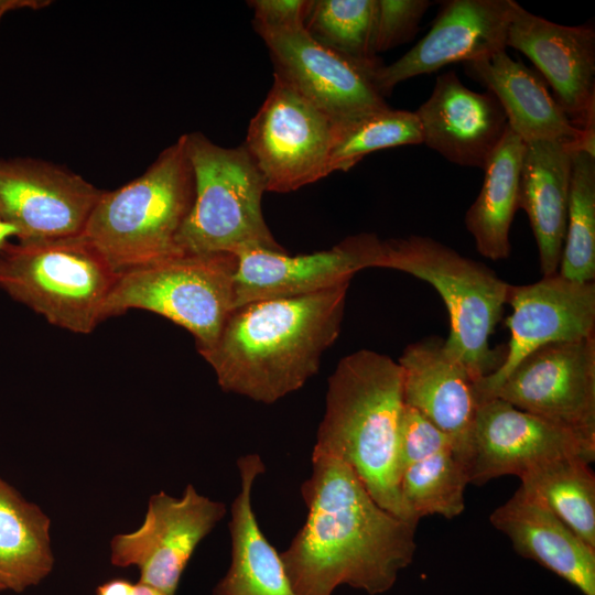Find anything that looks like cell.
Returning a JSON list of instances; mask_svg holds the SVG:
<instances>
[{
    "label": "cell",
    "mask_w": 595,
    "mask_h": 595,
    "mask_svg": "<svg viewBox=\"0 0 595 595\" xmlns=\"http://www.w3.org/2000/svg\"><path fill=\"white\" fill-rule=\"evenodd\" d=\"M101 193L66 166L0 159V217L18 230L20 241L80 235Z\"/></svg>",
    "instance_id": "obj_14"
},
{
    "label": "cell",
    "mask_w": 595,
    "mask_h": 595,
    "mask_svg": "<svg viewBox=\"0 0 595 595\" xmlns=\"http://www.w3.org/2000/svg\"><path fill=\"white\" fill-rule=\"evenodd\" d=\"M380 239L374 234L345 238L328 250L290 256L263 248L236 253L234 309L248 303L299 296L350 282L374 268Z\"/></svg>",
    "instance_id": "obj_17"
},
{
    "label": "cell",
    "mask_w": 595,
    "mask_h": 595,
    "mask_svg": "<svg viewBox=\"0 0 595 595\" xmlns=\"http://www.w3.org/2000/svg\"><path fill=\"white\" fill-rule=\"evenodd\" d=\"M253 26L260 32L304 26L311 0H252Z\"/></svg>",
    "instance_id": "obj_34"
},
{
    "label": "cell",
    "mask_w": 595,
    "mask_h": 595,
    "mask_svg": "<svg viewBox=\"0 0 595 595\" xmlns=\"http://www.w3.org/2000/svg\"><path fill=\"white\" fill-rule=\"evenodd\" d=\"M500 104L509 128L524 142L560 141L595 156V127L578 129L547 89L543 79L521 61L501 51L488 60L464 64Z\"/></svg>",
    "instance_id": "obj_21"
},
{
    "label": "cell",
    "mask_w": 595,
    "mask_h": 595,
    "mask_svg": "<svg viewBox=\"0 0 595 595\" xmlns=\"http://www.w3.org/2000/svg\"><path fill=\"white\" fill-rule=\"evenodd\" d=\"M334 122L277 75L251 119L245 148L269 192L296 191L328 175Z\"/></svg>",
    "instance_id": "obj_9"
},
{
    "label": "cell",
    "mask_w": 595,
    "mask_h": 595,
    "mask_svg": "<svg viewBox=\"0 0 595 595\" xmlns=\"http://www.w3.org/2000/svg\"><path fill=\"white\" fill-rule=\"evenodd\" d=\"M469 484L464 461L453 448L441 451L404 467L399 489L409 519L440 515L459 516L465 508L464 493Z\"/></svg>",
    "instance_id": "obj_28"
},
{
    "label": "cell",
    "mask_w": 595,
    "mask_h": 595,
    "mask_svg": "<svg viewBox=\"0 0 595 595\" xmlns=\"http://www.w3.org/2000/svg\"><path fill=\"white\" fill-rule=\"evenodd\" d=\"M374 268L409 273L440 293L450 316L444 349L475 382L499 368L505 349H493L489 338L501 318L510 284L489 267L433 238L410 235L380 240Z\"/></svg>",
    "instance_id": "obj_5"
},
{
    "label": "cell",
    "mask_w": 595,
    "mask_h": 595,
    "mask_svg": "<svg viewBox=\"0 0 595 595\" xmlns=\"http://www.w3.org/2000/svg\"><path fill=\"white\" fill-rule=\"evenodd\" d=\"M270 52L274 75L333 121L389 108L376 84L382 65L359 61L316 42L304 26L259 33Z\"/></svg>",
    "instance_id": "obj_12"
},
{
    "label": "cell",
    "mask_w": 595,
    "mask_h": 595,
    "mask_svg": "<svg viewBox=\"0 0 595 595\" xmlns=\"http://www.w3.org/2000/svg\"><path fill=\"white\" fill-rule=\"evenodd\" d=\"M559 274L575 282L595 280V156L572 153L566 230Z\"/></svg>",
    "instance_id": "obj_30"
},
{
    "label": "cell",
    "mask_w": 595,
    "mask_h": 595,
    "mask_svg": "<svg viewBox=\"0 0 595 595\" xmlns=\"http://www.w3.org/2000/svg\"><path fill=\"white\" fill-rule=\"evenodd\" d=\"M447 448L454 450L450 437L421 412L404 404L399 428L401 472L410 464Z\"/></svg>",
    "instance_id": "obj_33"
},
{
    "label": "cell",
    "mask_w": 595,
    "mask_h": 595,
    "mask_svg": "<svg viewBox=\"0 0 595 595\" xmlns=\"http://www.w3.org/2000/svg\"><path fill=\"white\" fill-rule=\"evenodd\" d=\"M301 487L307 517L280 553L298 595H333L339 585L388 592L414 558L416 524L380 507L344 462L312 457Z\"/></svg>",
    "instance_id": "obj_1"
},
{
    "label": "cell",
    "mask_w": 595,
    "mask_h": 595,
    "mask_svg": "<svg viewBox=\"0 0 595 595\" xmlns=\"http://www.w3.org/2000/svg\"><path fill=\"white\" fill-rule=\"evenodd\" d=\"M398 364L404 404L444 432L464 461L478 408L467 369L446 353L444 339L437 336L409 344Z\"/></svg>",
    "instance_id": "obj_20"
},
{
    "label": "cell",
    "mask_w": 595,
    "mask_h": 595,
    "mask_svg": "<svg viewBox=\"0 0 595 595\" xmlns=\"http://www.w3.org/2000/svg\"><path fill=\"white\" fill-rule=\"evenodd\" d=\"M237 466L241 489L230 509L231 563L213 595H298L280 553L262 533L252 508V487L266 466L258 454L239 457Z\"/></svg>",
    "instance_id": "obj_24"
},
{
    "label": "cell",
    "mask_w": 595,
    "mask_h": 595,
    "mask_svg": "<svg viewBox=\"0 0 595 595\" xmlns=\"http://www.w3.org/2000/svg\"><path fill=\"white\" fill-rule=\"evenodd\" d=\"M13 236L18 237V230L0 217V256L3 248L9 242V238Z\"/></svg>",
    "instance_id": "obj_36"
},
{
    "label": "cell",
    "mask_w": 595,
    "mask_h": 595,
    "mask_svg": "<svg viewBox=\"0 0 595 595\" xmlns=\"http://www.w3.org/2000/svg\"><path fill=\"white\" fill-rule=\"evenodd\" d=\"M349 283L234 309L199 353L219 387L266 404L302 388L340 333Z\"/></svg>",
    "instance_id": "obj_2"
},
{
    "label": "cell",
    "mask_w": 595,
    "mask_h": 595,
    "mask_svg": "<svg viewBox=\"0 0 595 595\" xmlns=\"http://www.w3.org/2000/svg\"><path fill=\"white\" fill-rule=\"evenodd\" d=\"M489 521L519 555L559 575L583 595H595V549L521 485L490 513Z\"/></svg>",
    "instance_id": "obj_22"
},
{
    "label": "cell",
    "mask_w": 595,
    "mask_h": 595,
    "mask_svg": "<svg viewBox=\"0 0 595 595\" xmlns=\"http://www.w3.org/2000/svg\"><path fill=\"white\" fill-rule=\"evenodd\" d=\"M507 46L524 54L551 86L554 99L578 129L595 122V32L527 11L515 1Z\"/></svg>",
    "instance_id": "obj_18"
},
{
    "label": "cell",
    "mask_w": 595,
    "mask_h": 595,
    "mask_svg": "<svg viewBox=\"0 0 595 595\" xmlns=\"http://www.w3.org/2000/svg\"><path fill=\"white\" fill-rule=\"evenodd\" d=\"M589 465L582 457L555 458L519 478L523 488L595 549V476Z\"/></svg>",
    "instance_id": "obj_27"
},
{
    "label": "cell",
    "mask_w": 595,
    "mask_h": 595,
    "mask_svg": "<svg viewBox=\"0 0 595 595\" xmlns=\"http://www.w3.org/2000/svg\"><path fill=\"white\" fill-rule=\"evenodd\" d=\"M422 143L414 111L386 108L334 122L328 174L347 172L370 152Z\"/></svg>",
    "instance_id": "obj_29"
},
{
    "label": "cell",
    "mask_w": 595,
    "mask_h": 595,
    "mask_svg": "<svg viewBox=\"0 0 595 595\" xmlns=\"http://www.w3.org/2000/svg\"><path fill=\"white\" fill-rule=\"evenodd\" d=\"M414 112L422 143L462 166L484 169L508 127L497 98L467 88L454 71L436 77L430 97Z\"/></svg>",
    "instance_id": "obj_19"
},
{
    "label": "cell",
    "mask_w": 595,
    "mask_h": 595,
    "mask_svg": "<svg viewBox=\"0 0 595 595\" xmlns=\"http://www.w3.org/2000/svg\"><path fill=\"white\" fill-rule=\"evenodd\" d=\"M376 11L377 0H311L304 28L325 47L355 60L374 61Z\"/></svg>",
    "instance_id": "obj_31"
},
{
    "label": "cell",
    "mask_w": 595,
    "mask_h": 595,
    "mask_svg": "<svg viewBox=\"0 0 595 595\" xmlns=\"http://www.w3.org/2000/svg\"><path fill=\"white\" fill-rule=\"evenodd\" d=\"M402 385L398 361L387 355L360 349L342 358L328 378L312 457L344 462L380 507L412 522L399 489Z\"/></svg>",
    "instance_id": "obj_3"
},
{
    "label": "cell",
    "mask_w": 595,
    "mask_h": 595,
    "mask_svg": "<svg viewBox=\"0 0 595 595\" xmlns=\"http://www.w3.org/2000/svg\"><path fill=\"white\" fill-rule=\"evenodd\" d=\"M506 320L510 339L499 368L474 383L477 402L491 399L528 355L553 343L595 336V282L571 281L559 272L527 285H510Z\"/></svg>",
    "instance_id": "obj_13"
},
{
    "label": "cell",
    "mask_w": 595,
    "mask_h": 595,
    "mask_svg": "<svg viewBox=\"0 0 595 595\" xmlns=\"http://www.w3.org/2000/svg\"><path fill=\"white\" fill-rule=\"evenodd\" d=\"M513 0H447L411 50L390 65H381L376 84L386 97L401 82L457 62L488 60L507 47Z\"/></svg>",
    "instance_id": "obj_16"
},
{
    "label": "cell",
    "mask_w": 595,
    "mask_h": 595,
    "mask_svg": "<svg viewBox=\"0 0 595 595\" xmlns=\"http://www.w3.org/2000/svg\"><path fill=\"white\" fill-rule=\"evenodd\" d=\"M432 2L428 0H377L374 51H388L410 41Z\"/></svg>",
    "instance_id": "obj_32"
},
{
    "label": "cell",
    "mask_w": 595,
    "mask_h": 595,
    "mask_svg": "<svg viewBox=\"0 0 595 595\" xmlns=\"http://www.w3.org/2000/svg\"><path fill=\"white\" fill-rule=\"evenodd\" d=\"M132 595H166V594L152 586L137 582L133 584Z\"/></svg>",
    "instance_id": "obj_37"
},
{
    "label": "cell",
    "mask_w": 595,
    "mask_h": 595,
    "mask_svg": "<svg viewBox=\"0 0 595 595\" xmlns=\"http://www.w3.org/2000/svg\"><path fill=\"white\" fill-rule=\"evenodd\" d=\"M237 256L188 253L119 273L106 300L101 321L130 310L161 315L188 331L198 353L217 339L234 310Z\"/></svg>",
    "instance_id": "obj_8"
},
{
    "label": "cell",
    "mask_w": 595,
    "mask_h": 595,
    "mask_svg": "<svg viewBox=\"0 0 595 595\" xmlns=\"http://www.w3.org/2000/svg\"><path fill=\"white\" fill-rule=\"evenodd\" d=\"M1 591H4V588H3V586H2L1 583H0V592H1Z\"/></svg>",
    "instance_id": "obj_38"
},
{
    "label": "cell",
    "mask_w": 595,
    "mask_h": 595,
    "mask_svg": "<svg viewBox=\"0 0 595 595\" xmlns=\"http://www.w3.org/2000/svg\"><path fill=\"white\" fill-rule=\"evenodd\" d=\"M524 142L509 128L484 166L480 192L465 214V226L477 251L494 261L511 252V224L519 201Z\"/></svg>",
    "instance_id": "obj_25"
},
{
    "label": "cell",
    "mask_w": 595,
    "mask_h": 595,
    "mask_svg": "<svg viewBox=\"0 0 595 595\" xmlns=\"http://www.w3.org/2000/svg\"><path fill=\"white\" fill-rule=\"evenodd\" d=\"M50 0H0V23L6 14L18 10H39L48 7Z\"/></svg>",
    "instance_id": "obj_35"
},
{
    "label": "cell",
    "mask_w": 595,
    "mask_h": 595,
    "mask_svg": "<svg viewBox=\"0 0 595 595\" xmlns=\"http://www.w3.org/2000/svg\"><path fill=\"white\" fill-rule=\"evenodd\" d=\"M226 513V506L188 484L182 497L160 491L150 497L142 523L110 540V561L139 569L138 582L175 595L195 549Z\"/></svg>",
    "instance_id": "obj_11"
},
{
    "label": "cell",
    "mask_w": 595,
    "mask_h": 595,
    "mask_svg": "<svg viewBox=\"0 0 595 595\" xmlns=\"http://www.w3.org/2000/svg\"><path fill=\"white\" fill-rule=\"evenodd\" d=\"M595 458V446L500 398L478 403L464 457L469 484L515 475L555 458Z\"/></svg>",
    "instance_id": "obj_15"
},
{
    "label": "cell",
    "mask_w": 595,
    "mask_h": 595,
    "mask_svg": "<svg viewBox=\"0 0 595 595\" xmlns=\"http://www.w3.org/2000/svg\"><path fill=\"white\" fill-rule=\"evenodd\" d=\"M493 398L595 446V336L545 345L522 359Z\"/></svg>",
    "instance_id": "obj_10"
},
{
    "label": "cell",
    "mask_w": 595,
    "mask_h": 595,
    "mask_svg": "<svg viewBox=\"0 0 595 595\" xmlns=\"http://www.w3.org/2000/svg\"><path fill=\"white\" fill-rule=\"evenodd\" d=\"M194 175V201L177 236L181 252L285 251L262 214V174L244 144L224 148L201 132L185 134Z\"/></svg>",
    "instance_id": "obj_7"
},
{
    "label": "cell",
    "mask_w": 595,
    "mask_h": 595,
    "mask_svg": "<svg viewBox=\"0 0 595 595\" xmlns=\"http://www.w3.org/2000/svg\"><path fill=\"white\" fill-rule=\"evenodd\" d=\"M194 193L183 134L139 177L102 190L82 234L118 273L170 258L182 253L176 240Z\"/></svg>",
    "instance_id": "obj_4"
},
{
    "label": "cell",
    "mask_w": 595,
    "mask_h": 595,
    "mask_svg": "<svg viewBox=\"0 0 595 595\" xmlns=\"http://www.w3.org/2000/svg\"><path fill=\"white\" fill-rule=\"evenodd\" d=\"M572 153L566 142L524 143L518 207L530 221L543 277L559 272L567 221Z\"/></svg>",
    "instance_id": "obj_23"
},
{
    "label": "cell",
    "mask_w": 595,
    "mask_h": 595,
    "mask_svg": "<svg viewBox=\"0 0 595 595\" xmlns=\"http://www.w3.org/2000/svg\"><path fill=\"white\" fill-rule=\"evenodd\" d=\"M119 273L83 235L8 242L0 256V288L50 324L89 334Z\"/></svg>",
    "instance_id": "obj_6"
},
{
    "label": "cell",
    "mask_w": 595,
    "mask_h": 595,
    "mask_svg": "<svg viewBox=\"0 0 595 595\" xmlns=\"http://www.w3.org/2000/svg\"><path fill=\"white\" fill-rule=\"evenodd\" d=\"M51 520L0 476V583L21 593L53 570Z\"/></svg>",
    "instance_id": "obj_26"
}]
</instances>
